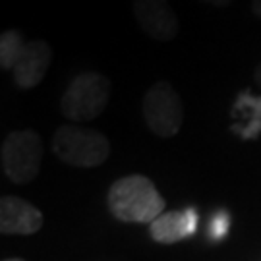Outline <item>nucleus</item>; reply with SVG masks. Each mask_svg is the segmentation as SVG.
Listing matches in <instances>:
<instances>
[{
    "label": "nucleus",
    "instance_id": "nucleus-1",
    "mask_svg": "<svg viewBox=\"0 0 261 261\" xmlns=\"http://www.w3.org/2000/svg\"><path fill=\"white\" fill-rule=\"evenodd\" d=\"M109 209L122 223H153L165 211V197L147 176L118 178L109 190Z\"/></svg>",
    "mask_w": 261,
    "mask_h": 261
},
{
    "label": "nucleus",
    "instance_id": "nucleus-2",
    "mask_svg": "<svg viewBox=\"0 0 261 261\" xmlns=\"http://www.w3.org/2000/svg\"><path fill=\"white\" fill-rule=\"evenodd\" d=\"M53 151L66 165L95 168L109 159L111 141L103 132L62 124L53 136Z\"/></svg>",
    "mask_w": 261,
    "mask_h": 261
},
{
    "label": "nucleus",
    "instance_id": "nucleus-3",
    "mask_svg": "<svg viewBox=\"0 0 261 261\" xmlns=\"http://www.w3.org/2000/svg\"><path fill=\"white\" fill-rule=\"evenodd\" d=\"M111 99V82L99 72L75 75L60 99V111L68 120L89 122L99 118Z\"/></svg>",
    "mask_w": 261,
    "mask_h": 261
},
{
    "label": "nucleus",
    "instance_id": "nucleus-4",
    "mask_svg": "<svg viewBox=\"0 0 261 261\" xmlns=\"http://www.w3.org/2000/svg\"><path fill=\"white\" fill-rule=\"evenodd\" d=\"M2 170L14 184H29L39 176L43 161V141L33 130L10 132L0 149Z\"/></svg>",
    "mask_w": 261,
    "mask_h": 261
},
{
    "label": "nucleus",
    "instance_id": "nucleus-5",
    "mask_svg": "<svg viewBox=\"0 0 261 261\" xmlns=\"http://www.w3.org/2000/svg\"><path fill=\"white\" fill-rule=\"evenodd\" d=\"M145 124L159 138H174L184 122V105L170 82H157L141 101Z\"/></svg>",
    "mask_w": 261,
    "mask_h": 261
},
{
    "label": "nucleus",
    "instance_id": "nucleus-6",
    "mask_svg": "<svg viewBox=\"0 0 261 261\" xmlns=\"http://www.w3.org/2000/svg\"><path fill=\"white\" fill-rule=\"evenodd\" d=\"M136 21L141 31L157 43H170L180 33V21L168 0H134Z\"/></svg>",
    "mask_w": 261,
    "mask_h": 261
},
{
    "label": "nucleus",
    "instance_id": "nucleus-7",
    "mask_svg": "<svg viewBox=\"0 0 261 261\" xmlns=\"http://www.w3.org/2000/svg\"><path fill=\"white\" fill-rule=\"evenodd\" d=\"M43 228V213L29 201L16 196L0 199V232L10 236H29Z\"/></svg>",
    "mask_w": 261,
    "mask_h": 261
},
{
    "label": "nucleus",
    "instance_id": "nucleus-8",
    "mask_svg": "<svg viewBox=\"0 0 261 261\" xmlns=\"http://www.w3.org/2000/svg\"><path fill=\"white\" fill-rule=\"evenodd\" d=\"M50 62H53V48L47 41H43V39L28 41L18 64L12 70L16 85L19 89L37 87L45 80L48 68H50Z\"/></svg>",
    "mask_w": 261,
    "mask_h": 261
},
{
    "label": "nucleus",
    "instance_id": "nucleus-9",
    "mask_svg": "<svg viewBox=\"0 0 261 261\" xmlns=\"http://www.w3.org/2000/svg\"><path fill=\"white\" fill-rule=\"evenodd\" d=\"M197 211L184 209V211H168L163 213L149 224L151 238L159 244H176L196 232Z\"/></svg>",
    "mask_w": 261,
    "mask_h": 261
},
{
    "label": "nucleus",
    "instance_id": "nucleus-10",
    "mask_svg": "<svg viewBox=\"0 0 261 261\" xmlns=\"http://www.w3.org/2000/svg\"><path fill=\"white\" fill-rule=\"evenodd\" d=\"M25 45H28V41H23L21 33L16 29H8L2 33V37H0V66H2V70H14V66L18 64Z\"/></svg>",
    "mask_w": 261,
    "mask_h": 261
},
{
    "label": "nucleus",
    "instance_id": "nucleus-11",
    "mask_svg": "<svg viewBox=\"0 0 261 261\" xmlns=\"http://www.w3.org/2000/svg\"><path fill=\"white\" fill-rule=\"evenodd\" d=\"M226 232H228V215H226V211H219L211 221V236L215 240H219Z\"/></svg>",
    "mask_w": 261,
    "mask_h": 261
},
{
    "label": "nucleus",
    "instance_id": "nucleus-12",
    "mask_svg": "<svg viewBox=\"0 0 261 261\" xmlns=\"http://www.w3.org/2000/svg\"><path fill=\"white\" fill-rule=\"evenodd\" d=\"M201 2H205L209 6H215V8H226V6L232 4V0H201Z\"/></svg>",
    "mask_w": 261,
    "mask_h": 261
},
{
    "label": "nucleus",
    "instance_id": "nucleus-13",
    "mask_svg": "<svg viewBox=\"0 0 261 261\" xmlns=\"http://www.w3.org/2000/svg\"><path fill=\"white\" fill-rule=\"evenodd\" d=\"M252 10H253V14H255L257 18H261V0H253Z\"/></svg>",
    "mask_w": 261,
    "mask_h": 261
},
{
    "label": "nucleus",
    "instance_id": "nucleus-14",
    "mask_svg": "<svg viewBox=\"0 0 261 261\" xmlns=\"http://www.w3.org/2000/svg\"><path fill=\"white\" fill-rule=\"evenodd\" d=\"M253 77H255V84H257V87L261 89V64L255 68V72H253Z\"/></svg>",
    "mask_w": 261,
    "mask_h": 261
},
{
    "label": "nucleus",
    "instance_id": "nucleus-15",
    "mask_svg": "<svg viewBox=\"0 0 261 261\" xmlns=\"http://www.w3.org/2000/svg\"><path fill=\"white\" fill-rule=\"evenodd\" d=\"M2 261H25V259H21V257H8V259H2Z\"/></svg>",
    "mask_w": 261,
    "mask_h": 261
}]
</instances>
